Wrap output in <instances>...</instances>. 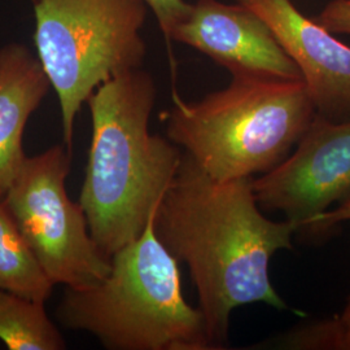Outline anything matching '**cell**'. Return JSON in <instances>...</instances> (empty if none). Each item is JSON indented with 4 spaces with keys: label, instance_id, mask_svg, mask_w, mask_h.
<instances>
[{
    "label": "cell",
    "instance_id": "3",
    "mask_svg": "<svg viewBox=\"0 0 350 350\" xmlns=\"http://www.w3.org/2000/svg\"><path fill=\"white\" fill-rule=\"evenodd\" d=\"M166 135L218 180L252 179L283 163L317 111L302 79L232 75L198 101L174 94Z\"/></svg>",
    "mask_w": 350,
    "mask_h": 350
},
{
    "label": "cell",
    "instance_id": "9",
    "mask_svg": "<svg viewBox=\"0 0 350 350\" xmlns=\"http://www.w3.org/2000/svg\"><path fill=\"white\" fill-rule=\"evenodd\" d=\"M258 13L297 65L315 111L341 122L350 120V47L292 0H235Z\"/></svg>",
    "mask_w": 350,
    "mask_h": 350
},
{
    "label": "cell",
    "instance_id": "13",
    "mask_svg": "<svg viewBox=\"0 0 350 350\" xmlns=\"http://www.w3.org/2000/svg\"><path fill=\"white\" fill-rule=\"evenodd\" d=\"M154 14L159 27L172 50V37L175 27L179 25L191 10V3L186 0H143Z\"/></svg>",
    "mask_w": 350,
    "mask_h": 350
},
{
    "label": "cell",
    "instance_id": "11",
    "mask_svg": "<svg viewBox=\"0 0 350 350\" xmlns=\"http://www.w3.org/2000/svg\"><path fill=\"white\" fill-rule=\"evenodd\" d=\"M53 286L0 200V289L46 302Z\"/></svg>",
    "mask_w": 350,
    "mask_h": 350
},
{
    "label": "cell",
    "instance_id": "4",
    "mask_svg": "<svg viewBox=\"0 0 350 350\" xmlns=\"http://www.w3.org/2000/svg\"><path fill=\"white\" fill-rule=\"evenodd\" d=\"M153 218L111 257V270L86 288L66 287L56 309L65 328L94 335L111 350H215L199 308L182 291L178 261Z\"/></svg>",
    "mask_w": 350,
    "mask_h": 350
},
{
    "label": "cell",
    "instance_id": "1",
    "mask_svg": "<svg viewBox=\"0 0 350 350\" xmlns=\"http://www.w3.org/2000/svg\"><path fill=\"white\" fill-rule=\"evenodd\" d=\"M252 179L218 180L183 153L153 218L157 238L187 265L215 350L225 349L240 306L288 309L271 283L270 262L276 252L293 250L297 228L263 214Z\"/></svg>",
    "mask_w": 350,
    "mask_h": 350
},
{
    "label": "cell",
    "instance_id": "16",
    "mask_svg": "<svg viewBox=\"0 0 350 350\" xmlns=\"http://www.w3.org/2000/svg\"><path fill=\"white\" fill-rule=\"evenodd\" d=\"M332 325L335 350H350V295L341 313L329 318Z\"/></svg>",
    "mask_w": 350,
    "mask_h": 350
},
{
    "label": "cell",
    "instance_id": "5",
    "mask_svg": "<svg viewBox=\"0 0 350 350\" xmlns=\"http://www.w3.org/2000/svg\"><path fill=\"white\" fill-rule=\"evenodd\" d=\"M34 44L60 105L65 146L72 150L75 118L91 95L116 75L139 69L143 0H33Z\"/></svg>",
    "mask_w": 350,
    "mask_h": 350
},
{
    "label": "cell",
    "instance_id": "6",
    "mask_svg": "<svg viewBox=\"0 0 350 350\" xmlns=\"http://www.w3.org/2000/svg\"><path fill=\"white\" fill-rule=\"evenodd\" d=\"M70 165L68 146L26 157L1 201L51 282L86 288L108 275L111 258L91 237L81 204L66 193Z\"/></svg>",
    "mask_w": 350,
    "mask_h": 350
},
{
    "label": "cell",
    "instance_id": "12",
    "mask_svg": "<svg viewBox=\"0 0 350 350\" xmlns=\"http://www.w3.org/2000/svg\"><path fill=\"white\" fill-rule=\"evenodd\" d=\"M0 340L11 350H63L62 332L52 323L44 302L0 289Z\"/></svg>",
    "mask_w": 350,
    "mask_h": 350
},
{
    "label": "cell",
    "instance_id": "8",
    "mask_svg": "<svg viewBox=\"0 0 350 350\" xmlns=\"http://www.w3.org/2000/svg\"><path fill=\"white\" fill-rule=\"evenodd\" d=\"M172 42L192 47L226 68L231 75L302 79L300 70L271 27L250 7L219 0L191 3Z\"/></svg>",
    "mask_w": 350,
    "mask_h": 350
},
{
    "label": "cell",
    "instance_id": "7",
    "mask_svg": "<svg viewBox=\"0 0 350 350\" xmlns=\"http://www.w3.org/2000/svg\"><path fill=\"white\" fill-rule=\"evenodd\" d=\"M252 185L261 209L283 213L309 235L318 215L350 198V120L317 113L287 159Z\"/></svg>",
    "mask_w": 350,
    "mask_h": 350
},
{
    "label": "cell",
    "instance_id": "10",
    "mask_svg": "<svg viewBox=\"0 0 350 350\" xmlns=\"http://www.w3.org/2000/svg\"><path fill=\"white\" fill-rule=\"evenodd\" d=\"M51 83L37 55L23 43L0 49V200L26 160L24 131Z\"/></svg>",
    "mask_w": 350,
    "mask_h": 350
},
{
    "label": "cell",
    "instance_id": "17",
    "mask_svg": "<svg viewBox=\"0 0 350 350\" xmlns=\"http://www.w3.org/2000/svg\"><path fill=\"white\" fill-rule=\"evenodd\" d=\"M30 1H33V0H30Z\"/></svg>",
    "mask_w": 350,
    "mask_h": 350
},
{
    "label": "cell",
    "instance_id": "14",
    "mask_svg": "<svg viewBox=\"0 0 350 350\" xmlns=\"http://www.w3.org/2000/svg\"><path fill=\"white\" fill-rule=\"evenodd\" d=\"M314 20L334 34L350 37V0H331Z\"/></svg>",
    "mask_w": 350,
    "mask_h": 350
},
{
    "label": "cell",
    "instance_id": "2",
    "mask_svg": "<svg viewBox=\"0 0 350 350\" xmlns=\"http://www.w3.org/2000/svg\"><path fill=\"white\" fill-rule=\"evenodd\" d=\"M157 98L142 68L104 82L88 99L92 135L78 202L107 257L138 239L178 173L183 153L150 131Z\"/></svg>",
    "mask_w": 350,
    "mask_h": 350
},
{
    "label": "cell",
    "instance_id": "15",
    "mask_svg": "<svg viewBox=\"0 0 350 350\" xmlns=\"http://www.w3.org/2000/svg\"><path fill=\"white\" fill-rule=\"evenodd\" d=\"M344 222H350V198L340 202L334 211H327L318 215L309 237H323Z\"/></svg>",
    "mask_w": 350,
    "mask_h": 350
}]
</instances>
